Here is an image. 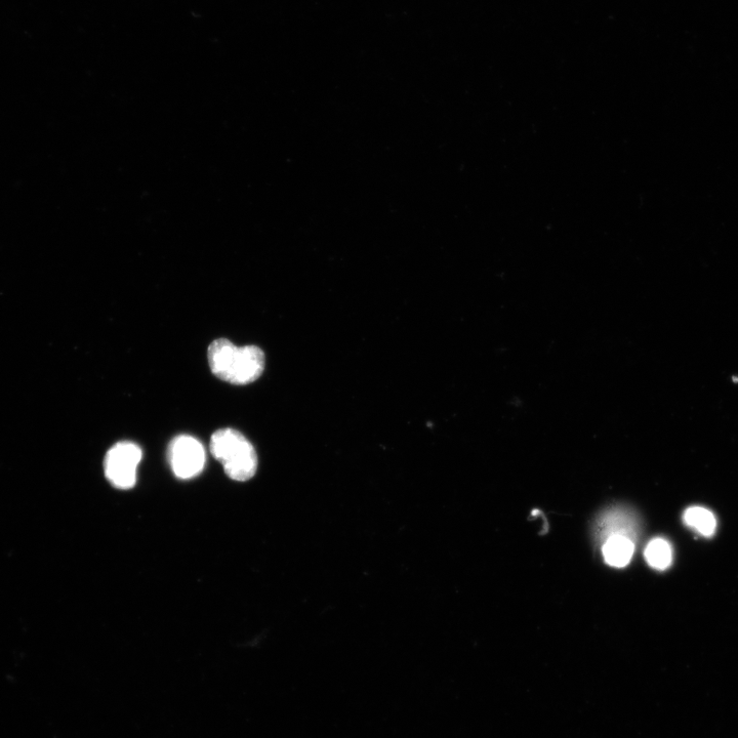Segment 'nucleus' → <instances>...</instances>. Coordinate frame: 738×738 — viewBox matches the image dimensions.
Masks as SVG:
<instances>
[{"mask_svg": "<svg viewBox=\"0 0 738 738\" xmlns=\"http://www.w3.org/2000/svg\"><path fill=\"white\" fill-rule=\"evenodd\" d=\"M645 558L651 567L665 570L672 564V547L666 540L655 539L648 544Z\"/></svg>", "mask_w": 738, "mask_h": 738, "instance_id": "7", "label": "nucleus"}, {"mask_svg": "<svg viewBox=\"0 0 738 738\" xmlns=\"http://www.w3.org/2000/svg\"><path fill=\"white\" fill-rule=\"evenodd\" d=\"M684 522L704 537H712L716 531L717 521L714 514L701 507H692L686 510Z\"/></svg>", "mask_w": 738, "mask_h": 738, "instance_id": "6", "label": "nucleus"}, {"mask_svg": "<svg viewBox=\"0 0 738 738\" xmlns=\"http://www.w3.org/2000/svg\"><path fill=\"white\" fill-rule=\"evenodd\" d=\"M212 373L233 385L257 381L265 369V354L257 346L236 347L227 339L214 341L208 351Z\"/></svg>", "mask_w": 738, "mask_h": 738, "instance_id": "1", "label": "nucleus"}, {"mask_svg": "<svg viewBox=\"0 0 738 738\" xmlns=\"http://www.w3.org/2000/svg\"><path fill=\"white\" fill-rule=\"evenodd\" d=\"M602 550L605 561L610 566L625 567L634 554V544L626 537L612 536L608 538Z\"/></svg>", "mask_w": 738, "mask_h": 738, "instance_id": "5", "label": "nucleus"}, {"mask_svg": "<svg viewBox=\"0 0 738 738\" xmlns=\"http://www.w3.org/2000/svg\"><path fill=\"white\" fill-rule=\"evenodd\" d=\"M211 453L235 481L252 479L258 469V456L253 444L234 429H221L211 438Z\"/></svg>", "mask_w": 738, "mask_h": 738, "instance_id": "2", "label": "nucleus"}, {"mask_svg": "<svg viewBox=\"0 0 738 738\" xmlns=\"http://www.w3.org/2000/svg\"><path fill=\"white\" fill-rule=\"evenodd\" d=\"M141 460L142 449L136 443L123 441L115 444L104 461L106 478L118 489H131L136 484Z\"/></svg>", "mask_w": 738, "mask_h": 738, "instance_id": "3", "label": "nucleus"}, {"mask_svg": "<svg viewBox=\"0 0 738 738\" xmlns=\"http://www.w3.org/2000/svg\"><path fill=\"white\" fill-rule=\"evenodd\" d=\"M170 462L175 475L181 479H191L199 475L205 465V450L194 437H176L169 450Z\"/></svg>", "mask_w": 738, "mask_h": 738, "instance_id": "4", "label": "nucleus"}]
</instances>
